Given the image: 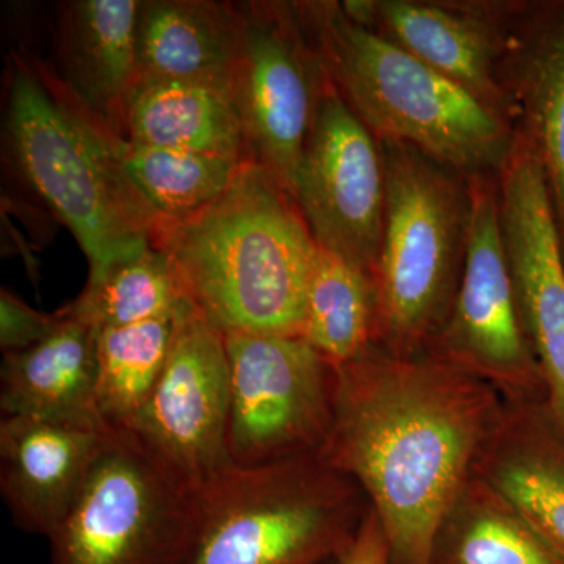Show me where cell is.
<instances>
[{
	"mask_svg": "<svg viewBox=\"0 0 564 564\" xmlns=\"http://www.w3.org/2000/svg\"><path fill=\"white\" fill-rule=\"evenodd\" d=\"M174 317L99 329L96 389L104 421L115 432L128 430L154 391L172 347Z\"/></svg>",
	"mask_w": 564,
	"mask_h": 564,
	"instance_id": "cell-25",
	"label": "cell"
},
{
	"mask_svg": "<svg viewBox=\"0 0 564 564\" xmlns=\"http://www.w3.org/2000/svg\"><path fill=\"white\" fill-rule=\"evenodd\" d=\"M334 90L381 143L414 148L464 176H497L518 128L333 0L293 2Z\"/></svg>",
	"mask_w": 564,
	"mask_h": 564,
	"instance_id": "cell-3",
	"label": "cell"
},
{
	"mask_svg": "<svg viewBox=\"0 0 564 564\" xmlns=\"http://www.w3.org/2000/svg\"><path fill=\"white\" fill-rule=\"evenodd\" d=\"M334 370L322 458L372 500L391 564H430L499 414L496 389L429 352L399 356L377 344Z\"/></svg>",
	"mask_w": 564,
	"mask_h": 564,
	"instance_id": "cell-1",
	"label": "cell"
},
{
	"mask_svg": "<svg viewBox=\"0 0 564 564\" xmlns=\"http://www.w3.org/2000/svg\"><path fill=\"white\" fill-rule=\"evenodd\" d=\"M141 0H73L58 7L55 77L102 124L128 141L139 87L137 24Z\"/></svg>",
	"mask_w": 564,
	"mask_h": 564,
	"instance_id": "cell-15",
	"label": "cell"
},
{
	"mask_svg": "<svg viewBox=\"0 0 564 564\" xmlns=\"http://www.w3.org/2000/svg\"><path fill=\"white\" fill-rule=\"evenodd\" d=\"M293 198L315 243L373 274L383 239V144L329 80L293 182Z\"/></svg>",
	"mask_w": 564,
	"mask_h": 564,
	"instance_id": "cell-12",
	"label": "cell"
},
{
	"mask_svg": "<svg viewBox=\"0 0 564 564\" xmlns=\"http://www.w3.org/2000/svg\"><path fill=\"white\" fill-rule=\"evenodd\" d=\"M383 144L386 214L373 270L375 344L426 351L454 304L469 240V176L414 148Z\"/></svg>",
	"mask_w": 564,
	"mask_h": 564,
	"instance_id": "cell-5",
	"label": "cell"
},
{
	"mask_svg": "<svg viewBox=\"0 0 564 564\" xmlns=\"http://www.w3.org/2000/svg\"><path fill=\"white\" fill-rule=\"evenodd\" d=\"M505 250L519 311L564 434V250L547 182L533 144L519 131L497 174Z\"/></svg>",
	"mask_w": 564,
	"mask_h": 564,
	"instance_id": "cell-14",
	"label": "cell"
},
{
	"mask_svg": "<svg viewBox=\"0 0 564 564\" xmlns=\"http://www.w3.org/2000/svg\"><path fill=\"white\" fill-rule=\"evenodd\" d=\"M333 564H391V549L380 519L372 510L362 516L351 540Z\"/></svg>",
	"mask_w": 564,
	"mask_h": 564,
	"instance_id": "cell-28",
	"label": "cell"
},
{
	"mask_svg": "<svg viewBox=\"0 0 564 564\" xmlns=\"http://www.w3.org/2000/svg\"><path fill=\"white\" fill-rule=\"evenodd\" d=\"M152 245L223 334L303 337L317 243L292 193L259 163H245L206 209L163 221Z\"/></svg>",
	"mask_w": 564,
	"mask_h": 564,
	"instance_id": "cell-2",
	"label": "cell"
},
{
	"mask_svg": "<svg viewBox=\"0 0 564 564\" xmlns=\"http://www.w3.org/2000/svg\"><path fill=\"white\" fill-rule=\"evenodd\" d=\"M518 129L533 144L564 250V2L532 3L510 68Z\"/></svg>",
	"mask_w": 564,
	"mask_h": 564,
	"instance_id": "cell-20",
	"label": "cell"
},
{
	"mask_svg": "<svg viewBox=\"0 0 564 564\" xmlns=\"http://www.w3.org/2000/svg\"><path fill=\"white\" fill-rule=\"evenodd\" d=\"M122 159L135 187L165 221L184 220L217 202L250 162L129 141Z\"/></svg>",
	"mask_w": 564,
	"mask_h": 564,
	"instance_id": "cell-26",
	"label": "cell"
},
{
	"mask_svg": "<svg viewBox=\"0 0 564 564\" xmlns=\"http://www.w3.org/2000/svg\"><path fill=\"white\" fill-rule=\"evenodd\" d=\"M128 141L251 161L231 88L206 84H161L133 95Z\"/></svg>",
	"mask_w": 564,
	"mask_h": 564,
	"instance_id": "cell-21",
	"label": "cell"
},
{
	"mask_svg": "<svg viewBox=\"0 0 564 564\" xmlns=\"http://www.w3.org/2000/svg\"><path fill=\"white\" fill-rule=\"evenodd\" d=\"M469 240L454 304L425 352L513 395L545 403L540 362L527 336L500 221L497 176H470Z\"/></svg>",
	"mask_w": 564,
	"mask_h": 564,
	"instance_id": "cell-8",
	"label": "cell"
},
{
	"mask_svg": "<svg viewBox=\"0 0 564 564\" xmlns=\"http://www.w3.org/2000/svg\"><path fill=\"white\" fill-rule=\"evenodd\" d=\"M57 314L32 310L20 296L7 289L0 293V347L3 352L25 350L46 339L55 326Z\"/></svg>",
	"mask_w": 564,
	"mask_h": 564,
	"instance_id": "cell-27",
	"label": "cell"
},
{
	"mask_svg": "<svg viewBox=\"0 0 564 564\" xmlns=\"http://www.w3.org/2000/svg\"><path fill=\"white\" fill-rule=\"evenodd\" d=\"M473 473L564 554V434L545 403L500 410Z\"/></svg>",
	"mask_w": 564,
	"mask_h": 564,
	"instance_id": "cell-18",
	"label": "cell"
},
{
	"mask_svg": "<svg viewBox=\"0 0 564 564\" xmlns=\"http://www.w3.org/2000/svg\"><path fill=\"white\" fill-rule=\"evenodd\" d=\"M351 20L454 80L518 128L511 61L532 3L345 0Z\"/></svg>",
	"mask_w": 564,
	"mask_h": 564,
	"instance_id": "cell-13",
	"label": "cell"
},
{
	"mask_svg": "<svg viewBox=\"0 0 564 564\" xmlns=\"http://www.w3.org/2000/svg\"><path fill=\"white\" fill-rule=\"evenodd\" d=\"M54 332L25 350L3 352V417H32L115 434L98 403V332L57 311Z\"/></svg>",
	"mask_w": 564,
	"mask_h": 564,
	"instance_id": "cell-17",
	"label": "cell"
},
{
	"mask_svg": "<svg viewBox=\"0 0 564 564\" xmlns=\"http://www.w3.org/2000/svg\"><path fill=\"white\" fill-rule=\"evenodd\" d=\"M185 303L172 262L150 245L88 278L80 295L62 311L99 332L174 317Z\"/></svg>",
	"mask_w": 564,
	"mask_h": 564,
	"instance_id": "cell-24",
	"label": "cell"
},
{
	"mask_svg": "<svg viewBox=\"0 0 564 564\" xmlns=\"http://www.w3.org/2000/svg\"><path fill=\"white\" fill-rule=\"evenodd\" d=\"M430 564H564V554L473 473L441 524Z\"/></svg>",
	"mask_w": 564,
	"mask_h": 564,
	"instance_id": "cell-22",
	"label": "cell"
},
{
	"mask_svg": "<svg viewBox=\"0 0 564 564\" xmlns=\"http://www.w3.org/2000/svg\"><path fill=\"white\" fill-rule=\"evenodd\" d=\"M242 41L231 95L252 162L292 193L328 77L293 2L239 3Z\"/></svg>",
	"mask_w": 564,
	"mask_h": 564,
	"instance_id": "cell-11",
	"label": "cell"
},
{
	"mask_svg": "<svg viewBox=\"0 0 564 564\" xmlns=\"http://www.w3.org/2000/svg\"><path fill=\"white\" fill-rule=\"evenodd\" d=\"M375 315L372 274L317 245L304 300L303 339L333 367L343 366L375 344Z\"/></svg>",
	"mask_w": 564,
	"mask_h": 564,
	"instance_id": "cell-23",
	"label": "cell"
},
{
	"mask_svg": "<svg viewBox=\"0 0 564 564\" xmlns=\"http://www.w3.org/2000/svg\"><path fill=\"white\" fill-rule=\"evenodd\" d=\"M7 133L18 172L73 232L96 276L144 250L165 221L126 170V140L107 131L57 77L17 61Z\"/></svg>",
	"mask_w": 564,
	"mask_h": 564,
	"instance_id": "cell-4",
	"label": "cell"
},
{
	"mask_svg": "<svg viewBox=\"0 0 564 564\" xmlns=\"http://www.w3.org/2000/svg\"><path fill=\"white\" fill-rule=\"evenodd\" d=\"M352 485L322 456L232 466L202 492L188 564H332L362 519Z\"/></svg>",
	"mask_w": 564,
	"mask_h": 564,
	"instance_id": "cell-6",
	"label": "cell"
},
{
	"mask_svg": "<svg viewBox=\"0 0 564 564\" xmlns=\"http://www.w3.org/2000/svg\"><path fill=\"white\" fill-rule=\"evenodd\" d=\"M231 384L228 448L239 467L322 456L336 370L303 337L225 334Z\"/></svg>",
	"mask_w": 564,
	"mask_h": 564,
	"instance_id": "cell-9",
	"label": "cell"
},
{
	"mask_svg": "<svg viewBox=\"0 0 564 564\" xmlns=\"http://www.w3.org/2000/svg\"><path fill=\"white\" fill-rule=\"evenodd\" d=\"M231 384L225 334L191 302L174 317L169 359L154 391L124 430L192 491L231 469Z\"/></svg>",
	"mask_w": 564,
	"mask_h": 564,
	"instance_id": "cell-10",
	"label": "cell"
},
{
	"mask_svg": "<svg viewBox=\"0 0 564 564\" xmlns=\"http://www.w3.org/2000/svg\"><path fill=\"white\" fill-rule=\"evenodd\" d=\"M242 28L239 3L141 0L137 90L161 84L231 88Z\"/></svg>",
	"mask_w": 564,
	"mask_h": 564,
	"instance_id": "cell-19",
	"label": "cell"
},
{
	"mask_svg": "<svg viewBox=\"0 0 564 564\" xmlns=\"http://www.w3.org/2000/svg\"><path fill=\"white\" fill-rule=\"evenodd\" d=\"M115 434L40 419L2 417L0 491L14 524L50 540Z\"/></svg>",
	"mask_w": 564,
	"mask_h": 564,
	"instance_id": "cell-16",
	"label": "cell"
},
{
	"mask_svg": "<svg viewBox=\"0 0 564 564\" xmlns=\"http://www.w3.org/2000/svg\"><path fill=\"white\" fill-rule=\"evenodd\" d=\"M199 524L202 494L118 432L50 538L51 564H188Z\"/></svg>",
	"mask_w": 564,
	"mask_h": 564,
	"instance_id": "cell-7",
	"label": "cell"
}]
</instances>
